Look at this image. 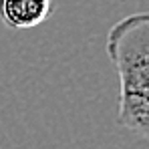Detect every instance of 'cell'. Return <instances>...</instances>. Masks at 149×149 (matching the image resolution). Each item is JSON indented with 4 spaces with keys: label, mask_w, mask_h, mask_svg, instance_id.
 <instances>
[{
    "label": "cell",
    "mask_w": 149,
    "mask_h": 149,
    "mask_svg": "<svg viewBox=\"0 0 149 149\" xmlns=\"http://www.w3.org/2000/svg\"><path fill=\"white\" fill-rule=\"evenodd\" d=\"M107 54L119 77L117 125L149 137V14L137 12L111 26Z\"/></svg>",
    "instance_id": "6da1fadb"
},
{
    "label": "cell",
    "mask_w": 149,
    "mask_h": 149,
    "mask_svg": "<svg viewBox=\"0 0 149 149\" xmlns=\"http://www.w3.org/2000/svg\"><path fill=\"white\" fill-rule=\"evenodd\" d=\"M52 12V0H0V22L10 30L40 26Z\"/></svg>",
    "instance_id": "7a4b0ae2"
}]
</instances>
